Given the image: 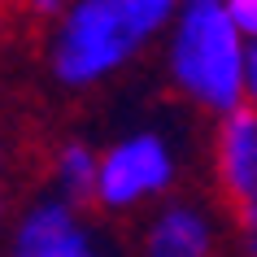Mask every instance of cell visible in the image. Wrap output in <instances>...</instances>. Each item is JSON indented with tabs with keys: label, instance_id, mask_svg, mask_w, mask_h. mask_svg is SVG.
Wrapping results in <instances>:
<instances>
[{
	"label": "cell",
	"instance_id": "1",
	"mask_svg": "<svg viewBox=\"0 0 257 257\" xmlns=\"http://www.w3.org/2000/svg\"><path fill=\"white\" fill-rule=\"evenodd\" d=\"M179 14L183 0H70L48 27V79L66 92H92L170 35Z\"/></svg>",
	"mask_w": 257,
	"mask_h": 257
},
{
	"label": "cell",
	"instance_id": "2",
	"mask_svg": "<svg viewBox=\"0 0 257 257\" xmlns=\"http://www.w3.org/2000/svg\"><path fill=\"white\" fill-rule=\"evenodd\" d=\"M244 40L222 5H183L166 35V74L196 109L227 118L244 109Z\"/></svg>",
	"mask_w": 257,
	"mask_h": 257
},
{
	"label": "cell",
	"instance_id": "3",
	"mask_svg": "<svg viewBox=\"0 0 257 257\" xmlns=\"http://www.w3.org/2000/svg\"><path fill=\"white\" fill-rule=\"evenodd\" d=\"M179 179L175 144L162 131H126L100 149V175H96V209L105 214H136L144 205H157Z\"/></svg>",
	"mask_w": 257,
	"mask_h": 257
},
{
	"label": "cell",
	"instance_id": "4",
	"mask_svg": "<svg viewBox=\"0 0 257 257\" xmlns=\"http://www.w3.org/2000/svg\"><path fill=\"white\" fill-rule=\"evenodd\" d=\"M214 175L218 192L240 214L257 205V109L244 105L214 126Z\"/></svg>",
	"mask_w": 257,
	"mask_h": 257
},
{
	"label": "cell",
	"instance_id": "5",
	"mask_svg": "<svg viewBox=\"0 0 257 257\" xmlns=\"http://www.w3.org/2000/svg\"><path fill=\"white\" fill-rule=\"evenodd\" d=\"M144 257H218V222L196 201H162L144 227Z\"/></svg>",
	"mask_w": 257,
	"mask_h": 257
},
{
	"label": "cell",
	"instance_id": "6",
	"mask_svg": "<svg viewBox=\"0 0 257 257\" xmlns=\"http://www.w3.org/2000/svg\"><path fill=\"white\" fill-rule=\"evenodd\" d=\"M83 227V209L61 201L53 192L35 196L31 205H22L5 231V257H40L48 248H57L61 240H70Z\"/></svg>",
	"mask_w": 257,
	"mask_h": 257
},
{
	"label": "cell",
	"instance_id": "7",
	"mask_svg": "<svg viewBox=\"0 0 257 257\" xmlns=\"http://www.w3.org/2000/svg\"><path fill=\"white\" fill-rule=\"evenodd\" d=\"M96 175H100V149H92L79 136L61 140L48 153V192L79 209L96 201Z\"/></svg>",
	"mask_w": 257,
	"mask_h": 257
},
{
	"label": "cell",
	"instance_id": "8",
	"mask_svg": "<svg viewBox=\"0 0 257 257\" xmlns=\"http://www.w3.org/2000/svg\"><path fill=\"white\" fill-rule=\"evenodd\" d=\"M9 218H14V144L0 126V240L9 231Z\"/></svg>",
	"mask_w": 257,
	"mask_h": 257
},
{
	"label": "cell",
	"instance_id": "9",
	"mask_svg": "<svg viewBox=\"0 0 257 257\" xmlns=\"http://www.w3.org/2000/svg\"><path fill=\"white\" fill-rule=\"evenodd\" d=\"M66 9H70V0H14V14L31 27H53Z\"/></svg>",
	"mask_w": 257,
	"mask_h": 257
},
{
	"label": "cell",
	"instance_id": "10",
	"mask_svg": "<svg viewBox=\"0 0 257 257\" xmlns=\"http://www.w3.org/2000/svg\"><path fill=\"white\" fill-rule=\"evenodd\" d=\"M40 257H100V248H96L92 231H87V222H83L70 240H61L57 248H48V253H40Z\"/></svg>",
	"mask_w": 257,
	"mask_h": 257
},
{
	"label": "cell",
	"instance_id": "11",
	"mask_svg": "<svg viewBox=\"0 0 257 257\" xmlns=\"http://www.w3.org/2000/svg\"><path fill=\"white\" fill-rule=\"evenodd\" d=\"M222 9L231 14L235 31H240L244 40L253 44V40H257V0H222Z\"/></svg>",
	"mask_w": 257,
	"mask_h": 257
},
{
	"label": "cell",
	"instance_id": "12",
	"mask_svg": "<svg viewBox=\"0 0 257 257\" xmlns=\"http://www.w3.org/2000/svg\"><path fill=\"white\" fill-rule=\"evenodd\" d=\"M235 235H240V253L257 257V205H248V209L235 214Z\"/></svg>",
	"mask_w": 257,
	"mask_h": 257
},
{
	"label": "cell",
	"instance_id": "13",
	"mask_svg": "<svg viewBox=\"0 0 257 257\" xmlns=\"http://www.w3.org/2000/svg\"><path fill=\"white\" fill-rule=\"evenodd\" d=\"M244 100L257 109V40L244 48Z\"/></svg>",
	"mask_w": 257,
	"mask_h": 257
},
{
	"label": "cell",
	"instance_id": "14",
	"mask_svg": "<svg viewBox=\"0 0 257 257\" xmlns=\"http://www.w3.org/2000/svg\"><path fill=\"white\" fill-rule=\"evenodd\" d=\"M14 0H0V40H5V31H9V22H14Z\"/></svg>",
	"mask_w": 257,
	"mask_h": 257
},
{
	"label": "cell",
	"instance_id": "15",
	"mask_svg": "<svg viewBox=\"0 0 257 257\" xmlns=\"http://www.w3.org/2000/svg\"><path fill=\"white\" fill-rule=\"evenodd\" d=\"M183 5H222V0H183Z\"/></svg>",
	"mask_w": 257,
	"mask_h": 257
}]
</instances>
